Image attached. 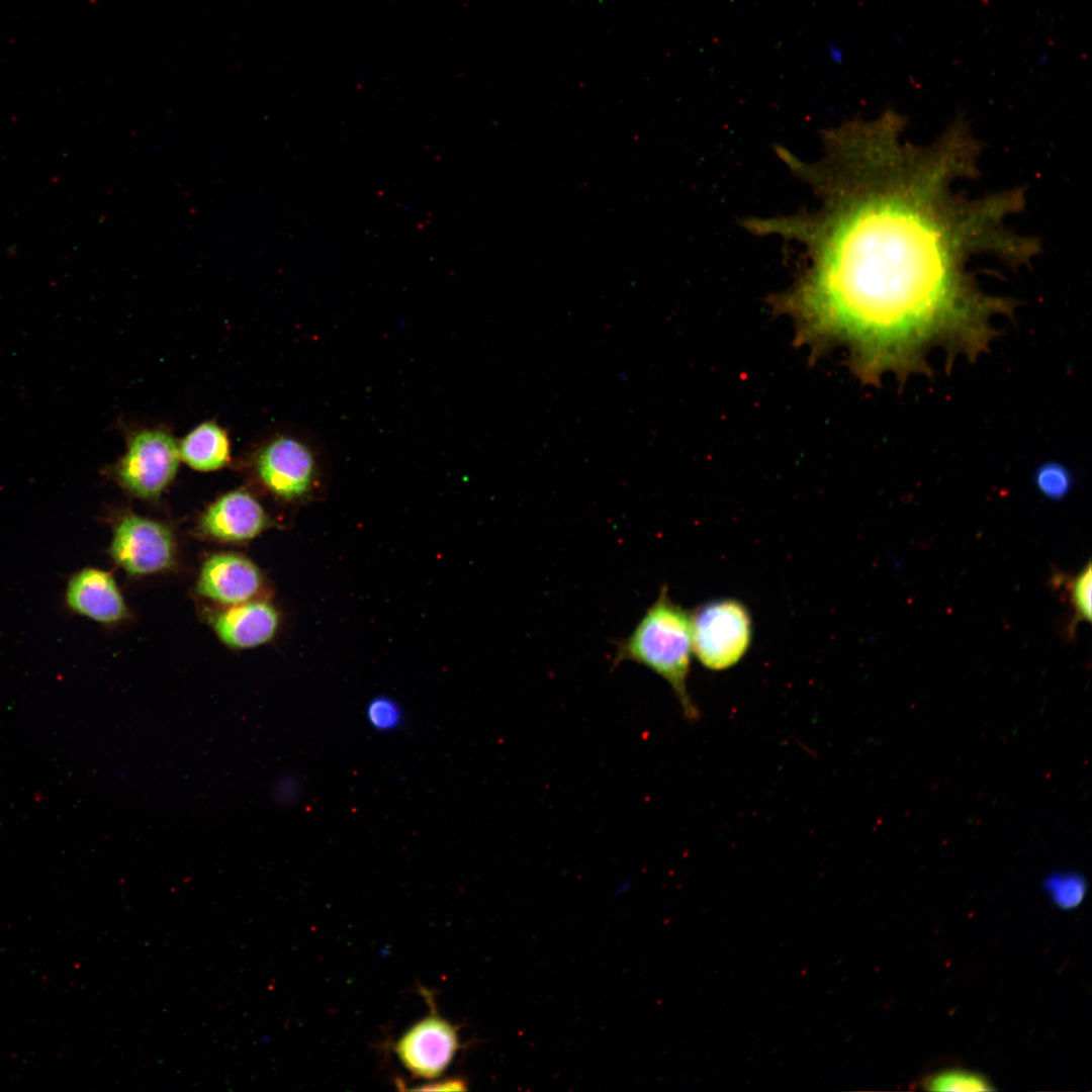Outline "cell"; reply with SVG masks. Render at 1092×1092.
<instances>
[{"instance_id":"16","label":"cell","mask_w":1092,"mask_h":1092,"mask_svg":"<svg viewBox=\"0 0 1092 1092\" xmlns=\"http://www.w3.org/2000/svg\"><path fill=\"white\" fill-rule=\"evenodd\" d=\"M364 716L370 728L381 733L396 731L404 723L401 705L387 695L371 698L365 707Z\"/></svg>"},{"instance_id":"6","label":"cell","mask_w":1092,"mask_h":1092,"mask_svg":"<svg viewBox=\"0 0 1092 1092\" xmlns=\"http://www.w3.org/2000/svg\"><path fill=\"white\" fill-rule=\"evenodd\" d=\"M461 1046L459 1027L432 1010L404 1031L393 1051L413 1076L434 1080L444 1074Z\"/></svg>"},{"instance_id":"19","label":"cell","mask_w":1092,"mask_h":1092,"mask_svg":"<svg viewBox=\"0 0 1092 1092\" xmlns=\"http://www.w3.org/2000/svg\"><path fill=\"white\" fill-rule=\"evenodd\" d=\"M413 1090H467V1084L462 1078L446 1079L435 1083H429L422 1086L411 1088Z\"/></svg>"},{"instance_id":"9","label":"cell","mask_w":1092,"mask_h":1092,"mask_svg":"<svg viewBox=\"0 0 1092 1092\" xmlns=\"http://www.w3.org/2000/svg\"><path fill=\"white\" fill-rule=\"evenodd\" d=\"M261 582L260 571L250 560L233 553H219L203 563L197 592L222 604L238 605L253 598Z\"/></svg>"},{"instance_id":"7","label":"cell","mask_w":1092,"mask_h":1092,"mask_svg":"<svg viewBox=\"0 0 1092 1092\" xmlns=\"http://www.w3.org/2000/svg\"><path fill=\"white\" fill-rule=\"evenodd\" d=\"M110 554L130 574L154 573L171 565L174 541L165 525L127 515L114 528Z\"/></svg>"},{"instance_id":"5","label":"cell","mask_w":1092,"mask_h":1092,"mask_svg":"<svg viewBox=\"0 0 1092 1092\" xmlns=\"http://www.w3.org/2000/svg\"><path fill=\"white\" fill-rule=\"evenodd\" d=\"M179 459L178 445L168 432L142 430L129 438L126 451L113 471L119 483L131 493L155 497L175 477Z\"/></svg>"},{"instance_id":"1","label":"cell","mask_w":1092,"mask_h":1092,"mask_svg":"<svg viewBox=\"0 0 1092 1092\" xmlns=\"http://www.w3.org/2000/svg\"><path fill=\"white\" fill-rule=\"evenodd\" d=\"M903 129L886 112L826 130L815 162L783 152L820 206L747 223L805 246L809 266L781 307L802 340L847 348L858 375L873 382L924 372L934 348L969 359L984 352L995 317L1011 305L980 287L972 265L1029 249L1008 226L1018 193L971 196L960 187L977 158L963 128L929 145Z\"/></svg>"},{"instance_id":"4","label":"cell","mask_w":1092,"mask_h":1092,"mask_svg":"<svg viewBox=\"0 0 1092 1092\" xmlns=\"http://www.w3.org/2000/svg\"><path fill=\"white\" fill-rule=\"evenodd\" d=\"M325 457L311 442L278 435L259 452L256 469L264 485L284 500L310 495L321 485Z\"/></svg>"},{"instance_id":"11","label":"cell","mask_w":1092,"mask_h":1092,"mask_svg":"<svg viewBox=\"0 0 1092 1092\" xmlns=\"http://www.w3.org/2000/svg\"><path fill=\"white\" fill-rule=\"evenodd\" d=\"M279 625L277 611L266 602H245L217 614L212 626L219 639L235 648L269 641Z\"/></svg>"},{"instance_id":"17","label":"cell","mask_w":1092,"mask_h":1092,"mask_svg":"<svg viewBox=\"0 0 1092 1092\" xmlns=\"http://www.w3.org/2000/svg\"><path fill=\"white\" fill-rule=\"evenodd\" d=\"M1034 481L1037 489L1050 499L1064 497L1073 485L1070 471L1054 462L1041 465L1035 472Z\"/></svg>"},{"instance_id":"8","label":"cell","mask_w":1092,"mask_h":1092,"mask_svg":"<svg viewBox=\"0 0 1092 1092\" xmlns=\"http://www.w3.org/2000/svg\"><path fill=\"white\" fill-rule=\"evenodd\" d=\"M65 603L73 613L102 624L118 622L127 614L114 578L98 568H83L71 575Z\"/></svg>"},{"instance_id":"18","label":"cell","mask_w":1092,"mask_h":1092,"mask_svg":"<svg viewBox=\"0 0 1092 1092\" xmlns=\"http://www.w3.org/2000/svg\"><path fill=\"white\" fill-rule=\"evenodd\" d=\"M300 784L298 780L291 776L281 778L274 790L275 801L281 805L292 804L299 796Z\"/></svg>"},{"instance_id":"10","label":"cell","mask_w":1092,"mask_h":1092,"mask_svg":"<svg viewBox=\"0 0 1092 1092\" xmlns=\"http://www.w3.org/2000/svg\"><path fill=\"white\" fill-rule=\"evenodd\" d=\"M266 526L261 505L248 492L231 491L213 503L201 518L204 534L223 541H245L257 536Z\"/></svg>"},{"instance_id":"13","label":"cell","mask_w":1092,"mask_h":1092,"mask_svg":"<svg viewBox=\"0 0 1092 1092\" xmlns=\"http://www.w3.org/2000/svg\"><path fill=\"white\" fill-rule=\"evenodd\" d=\"M1053 580L1062 582L1065 584L1069 592L1070 603L1074 609V616L1068 626V634L1070 638L1075 635L1077 625L1086 621L1091 622L1092 617V571L1091 563H1088L1081 569L1078 574L1072 577H1067L1062 573H1055Z\"/></svg>"},{"instance_id":"15","label":"cell","mask_w":1092,"mask_h":1092,"mask_svg":"<svg viewBox=\"0 0 1092 1092\" xmlns=\"http://www.w3.org/2000/svg\"><path fill=\"white\" fill-rule=\"evenodd\" d=\"M928 1091H992L989 1079L978 1072L966 1069H945L926 1076L921 1083Z\"/></svg>"},{"instance_id":"14","label":"cell","mask_w":1092,"mask_h":1092,"mask_svg":"<svg viewBox=\"0 0 1092 1092\" xmlns=\"http://www.w3.org/2000/svg\"><path fill=\"white\" fill-rule=\"evenodd\" d=\"M1043 890L1052 903L1061 910H1073L1079 907L1087 895V882L1076 872H1058L1043 881Z\"/></svg>"},{"instance_id":"2","label":"cell","mask_w":1092,"mask_h":1092,"mask_svg":"<svg viewBox=\"0 0 1092 1092\" xmlns=\"http://www.w3.org/2000/svg\"><path fill=\"white\" fill-rule=\"evenodd\" d=\"M693 653L691 613L674 603L666 585L631 634L617 643L613 665L630 660L659 674L672 688L685 715L698 712L687 688Z\"/></svg>"},{"instance_id":"12","label":"cell","mask_w":1092,"mask_h":1092,"mask_svg":"<svg viewBox=\"0 0 1092 1092\" xmlns=\"http://www.w3.org/2000/svg\"><path fill=\"white\" fill-rule=\"evenodd\" d=\"M178 448L180 458L196 470H215L230 461L229 437L222 428L212 422L193 429Z\"/></svg>"},{"instance_id":"3","label":"cell","mask_w":1092,"mask_h":1092,"mask_svg":"<svg viewBox=\"0 0 1092 1092\" xmlns=\"http://www.w3.org/2000/svg\"><path fill=\"white\" fill-rule=\"evenodd\" d=\"M691 621L693 653L710 670L732 667L751 646V614L737 599L705 602L691 613Z\"/></svg>"}]
</instances>
